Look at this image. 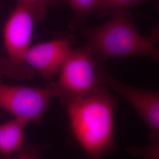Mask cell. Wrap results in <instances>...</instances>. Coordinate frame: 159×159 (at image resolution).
<instances>
[{
  "instance_id": "obj_2",
  "label": "cell",
  "mask_w": 159,
  "mask_h": 159,
  "mask_svg": "<svg viewBox=\"0 0 159 159\" xmlns=\"http://www.w3.org/2000/svg\"><path fill=\"white\" fill-rule=\"evenodd\" d=\"M110 20L102 25L81 29L91 50L100 66L118 58L146 57L158 61L159 48L156 37H146L134 25V20L127 9L113 10Z\"/></svg>"
},
{
  "instance_id": "obj_10",
  "label": "cell",
  "mask_w": 159,
  "mask_h": 159,
  "mask_svg": "<svg viewBox=\"0 0 159 159\" xmlns=\"http://www.w3.org/2000/svg\"><path fill=\"white\" fill-rule=\"evenodd\" d=\"M148 0H102L97 13L102 16H107L110 12L116 9H128L138 4Z\"/></svg>"
},
{
  "instance_id": "obj_4",
  "label": "cell",
  "mask_w": 159,
  "mask_h": 159,
  "mask_svg": "<svg viewBox=\"0 0 159 159\" xmlns=\"http://www.w3.org/2000/svg\"><path fill=\"white\" fill-rule=\"evenodd\" d=\"M98 66L87 46L72 48L59 71L57 81L50 83L56 97L77 98L98 90L102 85L97 77Z\"/></svg>"
},
{
  "instance_id": "obj_7",
  "label": "cell",
  "mask_w": 159,
  "mask_h": 159,
  "mask_svg": "<svg viewBox=\"0 0 159 159\" xmlns=\"http://www.w3.org/2000/svg\"><path fill=\"white\" fill-rule=\"evenodd\" d=\"M75 43L74 35L66 34L51 41L30 46L25 54V61L43 79H51L59 73Z\"/></svg>"
},
{
  "instance_id": "obj_6",
  "label": "cell",
  "mask_w": 159,
  "mask_h": 159,
  "mask_svg": "<svg viewBox=\"0 0 159 159\" xmlns=\"http://www.w3.org/2000/svg\"><path fill=\"white\" fill-rule=\"evenodd\" d=\"M99 81L125 99L142 119L150 131L149 139L159 142V93L127 85L114 78L102 65L97 68Z\"/></svg>"
},
{
  "instance_id": "obj_1",
  "label": "cell",
  "mask_w": 159,
  "mask_h": 159,
  "mask_svg": "<svg viewBox=\"0 0 159 159\" xmlns=\"http://www.w3.org/2000/svg\"><path fill=\"white\" fill-rule=\"evenodd\" d=\"M68 114L76 142L85 153L101 159L113 153L115 142V97L102 84L86 96L61 99Z\"/></svg>"
},
{
  "instance_id": "obj_5",
  "label": "cell",
  "mask_w": 159,
  "mask_h": 159,
  "mask_svg": "<svg viewBox=\"0 0 159 159\" xmlns=\"http://www.w3.org/2000/svg\"><path fill=\"white\" fill-rule=\"evenodd\" d=\"M56 93L50 84L41 89L0 81V108L27 124L41 123Z\"/></svg>"
},
{
  "instance_id": "obj_12",
  "label": "cell",
  "mask_w": 159,
  "mask_h": 159,
  "mask_svg": "<svg viewBox=\"0 0 159 159\" xmlns=\"http://www.w3.org/2000/svg\"><path fill=\"white\" fill-rule=\"evenodd\" d=\"M6 73V57H0V81Z\"/></svg>"
},
{
  "instance_id": "obj_11",
  "label": "cell",
  "mask_w": 159,
  "mask_h": 159,
  "mask_svg": "<svg viewBox=\"0 0 159 159\" xmlns=\"http://www.w3.org/2000/svg\"><path fill=\"white\" fill-rule=\"evenodd\" d=\"M131 156L142 159H159V142L153 143L152 146L146 148H126L124 149Z\"/></svg>"
},
{
  "instance_id": "obj_8",
  "label": "cell",
  "mask_w": 159,
  "mask_h": 159,
  "mask_svg": "<svg viewBox=\"0 0 159 159\" xmlns=\"http://www.w3.org/2000/svg\"><path fill=\"white\" fill-rule=\"evenodd\" d=\"M28 124L15 118L0 125V155L8 159H38L43 150L30 146L25 140Z\"/></svg>"
},
{
  "instance_id": "obj_9",
  "label": "cell",
  "mask_w": 159,
  "mask_h": 159,
  "mask_svg": "<svg viewBox=\"0 0 159 159\" xmlns=\"http://www.w3.org/2000/svg\"><path fill=\"white\" fill-rule=\"evenodd\" d=\"M102 0H48L50 6L60 3L68 5L74 15V19L70 24L71 29H77L84 24L91 14L97 12Z\"/></svg>"
},
{
  "instance_id": "obj_13",
  "label": "cell",
  "mask_w": 159,
  "mask_h": 159,
  "mask_svg": "<svg viewBox=\"0 0 159 159\" xmlns=\"http://www.w3.org/2000/svg\"><path fill=\"white\" fill-rule=\"evenodd\" d=\"M48 1V0H16L17 2H37V1Z\"/></svg>"
},
{
  "instance_id": "obj_3",
  "label": "cell",
  "mask_w": 159,
  "mask_h": 159,
  "mask_svg": "<svg viewBox=\"0 0 159 159\" xmlns=\"http://www.w3.org/2000/svg\"><path fill=\"white\" fill-rule=\"evenodd\" d=\"M49 6L48 1L17 2L3 29L7 77L18 81L34 77L35 71L26 64L25 56L34 27L44 20Z\"/></svg>"
}]
</instances>
